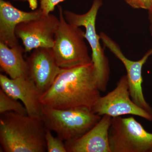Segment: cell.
<instances>
[{
	"label": "cell",
	"mask_w": 152,
	"mask_h": 152,
	"mask_svg": "<svg viewBox=\"0 0 152 152\" xmlns=\"http://www.w3.org/2000/svg\"><path fill=\"white\" fill-rule=\"evenodd\" d=\"M93 62L61 69L49 89L41 95L42 105L58 109L86 108L92 110L101 96Z\"/></svg>",
	"instance_id": "obj_1"
},
{
	"label": "cell",
	"mask_w": 152,
	"mask_h": 152,
	"mask_svg": "<svg viewBox=\"0 0 152 152\" xmlns=\"http://www.w3.org/2000/svg\"><path fill=\"white\" fill-rule=\"evenodd\" d=\"M46 130L41 117L14 112L1 114V148L6 152L46 151Z\"/></svg>",
	"instance_id": "obj_2"
},
{
	"label": "cell",
	"mask_w": 152,
	"mask_h": 152,
	"mask_svg": "<svg viewBox=\"0 0 152 152\" xmlns=\"http://www.w3.org/2000/svg\"><path fill=\"white\" fill-rule=\"evenodd\" d=\"M41 117L46 129L54 132L65 142L80 137L102 118L86 108L58 109L43 105Z\"/></svg>",
	"instance_id": "obj_3"
},
{
	"label": "cell",
	"mask_w": 152,
	"mask_h": 152,
	"mask_svg": "<svg viewBox=\"0 0 152 152\" xmlns=\"http://www.w3.org/2000/svg\"><path fill=\"white\" fill-rule=\"evenodd\" d=\"M58 7L59 24L52 48L57 64L61 69H67L91 62L85 42V32L68 23L62 8L59 5Z\"/></svg>",
	"instance_id": "obj_4"
},
{
	"label": "cell",
	"mask_w": 152,
	"mask_h": 152,
	"mask_svg": "<svg viewBox=\"0 0 152 152\" xmlns=\"http://www.w3.org/2000/svg\"><path fill=\"white\" fill-rule=\"evenodd\" d=\"M102 5V0H94L91 8L83 14L75 13L71 11H64V16L69 23L77 27H84L85 39L87 40L92 50V61L94 63L101 91H106L110 75V68L107 58L100 43L99 35L97 34L96 19L98 11Z\"/></svg>",
	"instance_id": "obj_5"
},
{
	"label": "cell",
	"mask_w": 152,
	"mask_h": 152,
	"mask_svg": "<svg viewBox=\"0 0 152 152\" xmlns=\"http://www.w3.org/2000/svg\"><path fill=\"white\" fill-rule=\"evenodd\" d=\"M109 139L111 152H152V133L133 117L112 118Z\"/></svg>",
	"instance_id": "obj_6"
},
{
	"label": "cell",
	"mask_w": 152,
	"mask_h": 152,
	"mask_svg": "<svg viewBox=\"0 0 152 152\" xmlns=\"http://www.w3.org/2000/svg\"><path fill=\"white\" fill-rule=\"evenodd\" d=\"M92 111L101 116L107 115L114 118L131 115L152 121V114L139 107L131 99L126 75L121 77L114 90L101 96Z\"/></svg>",
	"instance_id": "obj_7"
},
{
	"label": "cell",
	"mask_w": 152,
	"mask_h": 152,
	"mask_svg": "<svg viewBox=\"0 0 152 152\" xmlns=\"http://www.w3.org/2000/svg\"><path fill=\"white\" fill-rule=\"evenodd\" d=\"M59 24V19L53 14L43 15L37 18L19 24L15 34L23 42L25 53H30L39 48H52Z\"/></svg>",
	"instance_id": "obj_8"
},
{
	"label": "cell",
	"mask_w": 152,
	"mask_h": 152,
	"mask_svg": "<svg viewBox=\"0 0 152 152\" xmlns=\"http://www.w3.org/2000/svg\"><path fill=\"white\" fill-rule=\"evenodd\" d=\"M99 37L104 46L107 48L124 66L131 99L139 107L152 114V108L144 97L142 88V69L152 55V48L147 51L140 59L133 61L125 56L118 45L105 33L101 32Z\"/></svg>",
	"instance_id": "obj_9"
},
{
	"label": "cell",
	"mask_w": 152,
	"mask_h": 152,
	"mask_svg": "<svg viewBox=\"0 0 152 152\" xmlns=\"http://www.w3.org/2000/svg\"><path fill=\"white\" fill-rule=\"evenodd\" d=\"M26 61L28 77L42 95L51 87L61 69L57 64L52 48L34 49Z\"/></svg>",
	"instance_id": "obj_10"
},
{
	"label": "cell",
	"mask_w": 152,
	"mask_h": 152,
	"mask_svg": "<svg viewBox=\"0 0 152 152\" xmlns=\"http://www.w3.org/2000/svg\"><path fill=\"white\" fill-rule=\"evenodd\" d=\"M0 85L1 89L7 94L17 100L21 101L28 115L41 117L42 107L41 95L28 77L12 79L1 74Z\"/></svg>",
	"instance_id": "obj_11"
},
{
	"label": "cell",
	"mask_w": 152,
	"mask_h": 152,
	"mask_svg": "<svg viewBox=\"0 0 152 152\" xmlns=\"http://www.w3.org/2000/svg\"><path fill=\"white\" fill-rule=\"evenodd\" d=\"M112 117L104 115L94 126L77 139L65 142L67 152H111L109 131Z\"/></svg>",
	"instance_id": "obj_12"
},
{
	"label": "cell",
	"mask_w": 152,
	"mask_h": 152,
	"mask_svg": "<svg viewBox=\"0 0 152 152\" xmlns=\"http://www.w3.org/2000/svg\"><path fill=\"white\" fill-rule=\"evenodd\" d=\"M40 9L31 12L20 10L5 0H0V42L12 47L19 44L15 34L17 26L41 17Z\"/></svg>",
	"instance_id": "obj_13"
},
{
	"label": "cell",
	"mask_w": 152,
	"mask_h": 152,
	"mask_svg": "<svg viewBox=\"0 0 152 152\" xmlns=\"http://www.w3.org/2000/svg\"><path fill=\"white\" fill-rule=\"evenodd\" d=\"M24 49L19 44L10 47L0 42V66L12 79L28 77L27 66L23 53Z\"/></svg>",
	"instance_id": "obj_14"
},
{
	"label": "cell",
	"mask_w": 152,
	"mask_h": 152,
	"mask_svg": "<svg viewBox=\"0 0 152 152\" xmlns=\"http://www.w3.org/2000/svg\"><path fill=\"white\" fill-rule=\"evenodd\" d=\"M14 112L22 115H27L26 109L23 104L0 90V114Z\"/></svg>",
	"instance_id": "obj_15"
},
{
	"label": "cell",
	"mask_w": 152,
	"mask_h": 152,
	"mask_svg": "<svg viewBox=\"0 0 152 152\" xmlns=\"http://www.w3.org/2000/svg\"><path fill=\"white\" fill-rule=\"evenodd\" d=\"M46 143L47 151L48 152H67L65 143L63 141L58 137H55L52 135L51 131L46 130Z\"/></svg>",
	"instance_id": "obj_16"
},
{
	"label": "cell",
	"mask_w": 152,
	"mask_h": 152,
	"mask_svg": "<svg viewBox=\"0 0 152 152\" xmlns=\"http://www.w3.org/2000/svg\"><path fill=\"white\" fill-rule=\"evenodd\" d=\"M64 0H41L39 8L42 11L43 14L48 15L54 10L55 7Z\"/></svg>",
	"instance_id": "obj_17"
},
{
	"label": "cell",
	"mask_w": 152,
	"mask_h": 152,
	"mask_svg": "<svg viewBox=\"0 0 152 152\" xmlns=\"http://www.w3.org/2000/svg\"><path fill=\"white\" fill-rule=\"evenodd\" d=\"M129 5L134 9L149 10L152 7V0H125Z\"/></svg>",
	"instance_id": "obj_18"
},
{
	"label": "cell",
	"mask_w": 152,
	"mask_h": 152,
	"mask_svg": "<svg viewBox=\"0 0 152 152\" xmlns=\"http://www.w3.org/2000/svg\"><path fill=\"white\" fill-rule=\"evenodd\" d=\"M14 1H27L29 3L30 7L32 10H35V9L37 8V6L38 0H14ZM40 1L41 0H39Z\"/></svg>",
	"instance_id": "obj_19"
},
{
	"label": "cell",
	"mask_w": 152,
	"mask_h": 152,
	"mask_svg": "<svg viewBox=\"0 0 152 152\" xmlns=\"http://www.w3.org/2000/svg\"><path fill=\"white\" fill-rule=\"evenodd\" d=\"M148 18L150 23V31L152 37V7L149 10H148Z\"/></svg>",
	"instance_id": "obj_20"
}]
</instances>
